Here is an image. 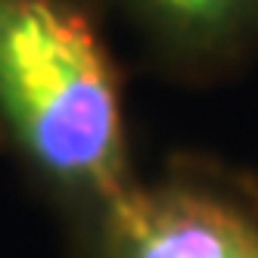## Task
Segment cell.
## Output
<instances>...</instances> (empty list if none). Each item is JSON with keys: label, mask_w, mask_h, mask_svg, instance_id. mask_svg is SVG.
<instances>
[{"label": "cell", "mask_w": 258, "mask_h": 258, "mask_svg": "<svg viewBox=\"0 0 258 258\" xmlns=\"http://www.w3.org/2000/svg\"><path fill=\"white\" fill-rule=\"evenodd\" d=\"M106 0H0V146L78 249L137 183Z\"/></svg>", "instance_id": "cell-1"}, {"label": "cell", "mask_w": 258, "mask_h": 258, "mask_svg": "<svg viewBox=\"0 0 258 258\" xmlns=\"http://www.w3.org/2000/svg\"><path fill=\"white\" fill-rule=\"evenodd\" d=\"M84 258H258V183L206 156L137 177L81 249Z\"/></svg>", "instance_id": "cell-2"}, {"label": "cell", "mask_w": 258, "mask_h": 258, "mask_svg": "<svg viewBox=\"0 0 258 258\" xmlns=\"http://www.w3.org/2000/svg\"><path fill=\"white\" fill-rule=\"evenodd\" d=\"M156 75L221 84L258 59V0H106Z\"/></svg>", "instance_id": "cell-3"}]
</instances>
